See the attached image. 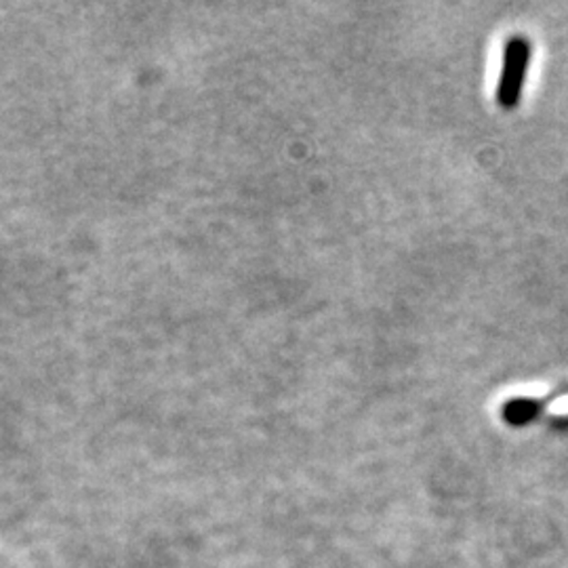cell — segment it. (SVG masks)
Segmentation results:
<instances>
[{"label": "cell", "mask_w": 568, "mask_h": 568, "mask_svg": "<svg viewBox=\"0 0 568 568\" xmlns=\"http://www.w3.org/2000/svg\"><path fill=\"white\" fill-rule=\"evenodd\" d=\"M532 58V44L527 37L514 34L504 44V61H501V74L497 82V103L504 110H514L525 91L528 65Z\"/></svg>", "instance_id": "cell-1"}]
</instances>
